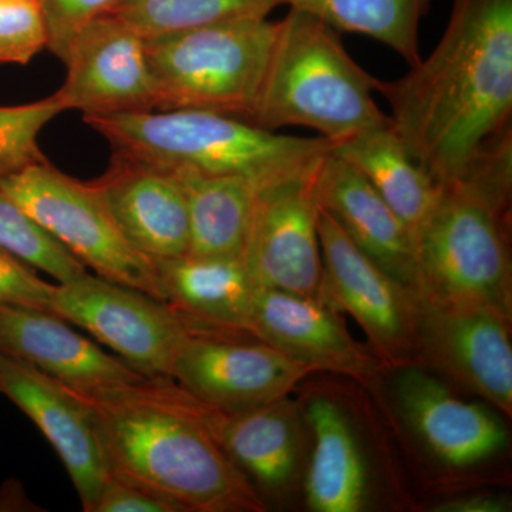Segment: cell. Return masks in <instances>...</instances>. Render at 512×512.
<instances>
[{"label":"cell","instance_id":"cell-16","mask_svg":"<svg viewBox=\"0 0 512 512\" xmlns=\"http://www.w3.org/2000/svg\"><path fill=\"white\" fill-rule=\"evenodd\" d=\"M249 333L315 372L369 382L384 363L349 335L339 313L298 293L258 289Z\"/></svg>","mask_w":512,"mask_h":512},{"label":"cell","instance_id":"cell-14","mask_svg":"<svg viewBox=\"0 0 512 512\" xmlns=\"http://www.w3.org/2000/svg\"><path fill=\"white\" fill-rule=\"evenodd\" d=\"M0 394L42 431L66 467L83 511L93 512L111 468L89 402L66 384L3 352Z\"/></svg>","mask_w":512,"mask_h":512},{"label":"cell","instance_id":"cell-33","mask_svg":"<svg viewBox=\"0 0 512 512\" xmlns=\"http://www.w3.org/2000/svg\"><path fill=\"white\" fill-rule=\"evenodd\" d=\"M511 500L505 495L473 494L436 505V512H510Z\"/></svg>","mask_w":512,"mask_h":512},{"label":"cell","instance_id":"cell-2","mask_svg":"<svg viewBox=\"0 0 512 512\" xmlns=\"http://www.w3.org/2000/svg\"><path fill=\"white\" fill-rule=\"evenodd\" d=\"M92 406L111 474L184 512H264L266 504L218 443L210 407L173 379L80 393Z\"/></svg>","mask_w":512,"mask_h":512},{"label":"cell","instance_id":"cell-28","mask_svg":"<svg viewBox=\"0 0 512 512\" xmlns=\"http://www.w3.org/2000/svg\"><path fill=\"white\" fill-rule=\"evenodd\" d=\"M63 111L56 94L33 103L0 107V180L46 160L39 147L40 133Z\"/></svg>","mask_w":512,"mask_h":512},{"label":"cell","instance_id":"cell-8","mask_svg":"<svg viewBox=\"0 0 512 512\" xmlns=\"http://www.w3.org/2000/svg\"><path fill=\"white\" fill-rule=\"evenodd\" d=\"M323 279L320 301L359 323L384 365H413L417 357L419 295L383 271L350 241L319 205Z\"/></svg>","mask_w":512,"mask_h":512},{"label":"cell","instance_id":"cell-3","mask_svg":"<svg viewBox=\"0 0 512 512\" xmlns=\"http://www.w3.org/2000/svg\"><path fill=\"white\" fill-rule=\"evenodd\" d=\"M511 191V143L441 185L439 201L414 232L416 292L434 301L490 306L511 319Z\"/></svg>","mask_w":512,"mask_h":512},{"label":"cell","instance_id":"cell-13","mask_svg":"<svg viewBox=\"0 0 512 512\" xmlns=\"http://www.w3.org/2000/svg\"><path fill=\"white\" fill-rule=\"evenodd\" d=\"M67 76L55 93L64 111L83 117L156 110L146 37L113 13L100 16L74 39Z\"/></svg>","mask_w":512,"mask_h":512},{"label":"cell","instance_id":"cell-27","mask_svg":"<svg viewBox=\"0 0 512 512\" xmlns=\"http://www.w3.org/2000/svg\"><path fill=\"white\" fill-rule=\"evenodd\" d=\"M0 248L52 276L59 284L86 274L87 268L74 258L12 198L0 190Z\"/></svg>","mask_w":512,"mask_h":512},{"label":"cell","instance_id":"cell-11","mask_svg":"<svg viewBox=\"0 0 512 512\" xmlns=\"http://www.w3.org/2000/svg\"><path fill=\"white\" fill-rule=\"evenodd\" d=\"M320 161L305 173L259 188L242 256L256 288L320 301L323 262L316 195Z\"/></svg>","mask_w":512,"mask_h":512},{"label":"cell","instance_id":"cell-19","mask_svg":"<svg viewBox=\"0 0 512 512\" xmlns=\"http://www.w3.org/2000/svg\"><path fill=\"white\" fill-rule=\"evenodd\" d=\"M318 202L350 241L400 284L417 291L412 231L353 165L329 151L316 174Z\"/></svg>","mask_w":512,"mask_h":512},{"label":"cell","instance_id":"cell-31","mask_svg":"<svg viewBox=\"0 0 512 512\" xmlns=\"http://www.w3.org/2000/svg\"><path fill=\"white\" fill-rule=\"evenodd\" d=\"M55 284L43 281L35 268L0 248V305L53 313Z\"/></svg>","mask_w":512,"mask_h":512},{"label":"cell","instance_id":"cell-1","mask_svg":"<svg viewBox=\"0 0 512 512\" xmlns=\"http://www.w3.org/2000/svg\"><path fill=\"white\" fill-rule=\"evenodd\" d=\"M393 130L437 184L453 183L512 136V0H454L426 60L377 80Z\"/></svg>","mask_w":512,"mask_h":512},{"label":"cell","instance_id":"cell-10","mask_svg":"<svg viewBox=\"0 0 512 512\" xmlns=\"http://www.w3.org/2000/svg\"><path fill=\"white\" fill-rule=\"evenodd\" d=\"M311 373L251 333L188 330L170 379L208 406L242 412L288 397Z\"/></svg>","mask_w":512,"mask_h":512},{"label":"cell","instance_id":"cell-17","mask_svg":"<svg viewBox=\"0 0 512 512\" xmlns=\"http://www.w3.org/2000/svg\"><path fill=\"white\" fill-rule=\"evenodd\" d=\"M400 369L394 384L397 403L421 443L444 466H477L507 448L510 436L493 410L458 399L420 367Z\"/></svg>","mask_w":512,"mask_h":512},{"label":"cell","instance_id":"cell-24","mask_svg":"<svg viewBox=\"0 0 512 512\" xmlns=\"http://www.w3.org/2000/svg\"><path fill=\"white\" fill-rule=\"evenodd\" d=\"M171 171L180 180L187 200V254L242 258L261 185L238 175Z\"/></svg>","mask_w":512,"mask_h":512},{"label":"cell","instance_id":"cell-22","mask_svg":"<svg viewBox=\"0 0 512 512\" xmlns=\"http://www.w3.org/2000/svg\"><path fill=\"white\" fill-rule=\"evenodd\" d=\"M312 429L306 500L316 512H357L367 500L365 460L348 417L332 400H312L306 409Z\"/></svg>","mask_w":512,"mask_h":512},{"label":"cell","instance_id":"cell-18","mask_svg":"<svg viewBox=\"0 0 512 512\" xmlns=\"http://www.w3.org/2000/svg\"><path fill=\"white\" fill-rule=\"evenodd\" d=\"M0 352L28 362L77 393L146 379L52 312L0 305Z\"/></svg>","mask_w":512,"mask_h":512},{"label":"cell","instance_id":"cell-5","mask_svg":"<svg viewBox=\"0 0 512 512\" xmlns=\"http://www.w3.org/2000/svg\"><path fill=\"white\" fill-rule=\"evenodd\" d=\"M114 151L167 170L238 175L268 185L311 170L333 144L282 136L247 120L204 110H153L83 117Z\"/></svg>","mask_w":512,"mask_h":512},{"label":"cell","instance_id":"cell-4","mask_svg":"<svg viewBox=\"0 0 512 512\" xmlns=\"http://www.w3.org/2000/svg\"><path fill=\"white\" fill-rule=\"evenodd\" d=\"M377 79L346 52L338 30L289 9L279 20L274 46L248 123L268 131L301 126L336 144L386 126L373 92Z\"/></svg>","mask_w":512,"mask_h":512},{"label":"cell","instance_id":"cell-21","mask_svg":"<svg viewBox=\"0 0 512 512\" xmlns=\"http://www.w3.org/2000/svg\"><path fill=\"white\" fill-rule=\"evenodd\" d=\"M210 407L211 429L256 490L279 491L298 468L299 414L288 397L242 412Z\"/></svg>","mask_w":512,"mask_h":512},{"label":"cell","instance_id":"cell-9","mask_svg":"<svg viewBox=\"0 0 512 512\" xmlns=\"http://www.w3.org/2000/svg\"><path fill=\"white\" fill-rule=\"evenodd\" d=\"M53 313L150 379H170L175 353L188 332L164 302L89 272L56 285Z\"/></svg>","mask_w":512,"mask_h":512},{"label":"cell","instance_id":"cell-6","mask_svg":"<svg viewBox=\"0 0 512 512\" xmlns=\"http://www.w3.org/2000/svg\"><path fill=\"white\" fill-rule=\"evenodd\" d=\"M278 22L241 18L146 37L156 110H204L248 120Z\"/></svg>","mask_w":512,"mask_h":512},{"label":"cell","instance_id":"cell-7","mask_svg":"<svg viewBox=\"0 0 512 512\" xmlns=\"http://www.w3.org/2000/svg\"><path fill=\"white\" fill-rule=\"evenodd\" d=\"M0 190L96 275L161 301L154 262L128 244L90 183L43 160L0 180Z\"/></svg>","mask_w":512,"mask_h":512},{"label":"cell","instance_id":"cell-12","mask_svg":"<svg viewBox=\"0 0 512 512\" xmlns=\"http://www.w3.org/2000/svg\"><path fill=\"white\" fill-rule=\"evenodd\" d=\"M417 295V357L511 416V319L490 306Z\"/></svg>","mask_w":512,"mask_h":512},{"label":"cell","instance_id":"cell-15","mask_svg":"<svg viewBox=\"0 0 512 512\" xmlns=\"http://www.w3.org/2000/svg\"><path fill=\"white\" fill-rule=\"evenodd\" d=\"M90 185L140 254L151 261L187 254V200L174 171L114 151L106 173Z\"/></svg>","mask_w":512,"mask_h":512},{"label":"cell","instance_id":"cell-26","mask_svg":"<svg viewBox=\"0 0 512 512\" xmlns=\"http://www.w3.org/2000/svg\"><path fill=\"white\" fill-rule=\"evenodd\" d=\"M282 5V0H123L111 13L150 37L224 20L268 18Z\"/></svg>","mask_w":512,"mask_h":512},{"label":"cell","instance_id":"cell-23","mask_svg":"<svg viewBox=\"0 0 512 512\" xmlns=\"http://www.w3.org/2000/svg\"><path fill=\"white\" fill-rule=\"evenodd\" d=\"M333 153L369 181L414 237L439 201L441 185L410 157L392 123L336 144Z\"/></svg>","mask_w":512,"mask_h":512},{"label":"cell","instance_id":"cell-32","mask_svg":"<svg viewBox=\"0 0 512 512\" xmlns=\"http://www.w3.org/2000/svg\"><path fill=\"white\" fill-rule=\"evenodd\" d=\"M93 512H184L180 505L127 478L111 474Z\"/></svg>","mask_w":512,"mask_h":512},{"label":"cell","instance_id":"cell-20","mask_svg":"<svg viewBox=\"0 0 512 512\" xmlns=\"http://www.w3.org/2000/svg\"><path fill=\"white\" fill-rule=\"evenodd\" d=\"M153 262L161 302L188 330L249 333L259 288L244 259L185 254Z\"/></svg>","mask_w":512,"mask_h":512},{"label":"cell","instance_id":"cell-25","mask_svg":"<svg viewBox=\"0 0 512 512\" xmlns=\"http://www.w3.org/2000/svg\"><path fill=\"white\" fill-rule=\"evenodd\" d=\"M289 9L308 13L338 32L360 33L403 57L420 62L419 29L430 0H282Z\"/></svg>","mask_w":512,"mask_h":512},{"label":"cell","instance_id":"cell-30","mask_svg":"<svg viewBox=\"0 0 512 512\" xmlns=\"http://www.w3.org/2000/svg\"><path fill=\"white\" fill-rule=\"evenodd\" d=\"M46 29V49L66 62L74 39L89 23L113 12L123 0H37Z\"/></svg>","mask_w":512,"mask_h":512},{"label":"cell","instance_id":"cell-29","mask_svg":"<svg viewBox=\"0 0 512 512\" xmlns=\"http://www.w3.org/2000/svg\"><path fill=\"white\" fill-rule=\"evenodd\" d=\"M46 49L37 0H0V64H28Z\"/></svg>","mask_w":512,"mask_h":512}]
</instances>
